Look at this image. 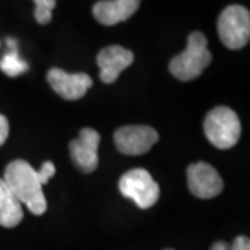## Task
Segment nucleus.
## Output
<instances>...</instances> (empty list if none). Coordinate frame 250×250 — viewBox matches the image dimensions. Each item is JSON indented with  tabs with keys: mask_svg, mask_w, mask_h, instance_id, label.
Here are the masks:
<instances>
[{
	"mask_svg": "<svg viewBox=\"0 0 250 250\" xmlns=\"http://www.w3.org/2000/svg\"><path fill=\"white\" fill-rule=\"evenodd\" d=\"M121 195L131 199L139 208H150L159 200L160 187L143 168H134L120 178Z\"/></svg>",
	"mask_w": 250,
	"mask_h": 250,
	"instance_id": "39448f33",
	"label": "nucleus"
},
{
	"mask_svg": "<svg viewBox=\"0 0 250 250\" xmlns=\"http://www.w3.org/2000/svg\"><path fill=\"white\" fill-rule=\"evenodd\" d=\"M211 250H231V246L227 242H215L211 246Z\"/></svg>",
	"mask_w": 250,
	"mask_h": 250,
	"instance_id": "a211bd4d",
	"label": "nucleus"
},
{
	"mask_svg": "<svg viewBox=\"0 0 250 250\" xmlns=\"http://www.w3.org/2000/svg\"><path fill=\"white\" fill-rule=\"evenodd\" d=\"M36 172H38V177H39L41 184H42V185H46V184L49 182V179L54 175L56 167H54V164L52 161H45V163L42 164L41 170L36 171Z\"/></svg>",
	"mask_w": 250,
	"mask_h": 250,
	"instance_id": "2eb2a0df",
	"label": "nucleus"
},
{
	"mask_svg": "<svg viewBox=\"0 0 250 250\" xmlns=\"http://www.w3.org/2000/svg\"><path fill=\"white\" fill-rule=\"evenodd\" d=\"M159 141L157 131L147 125H126L117 129L114 143L117 149L126 156L147 153Z\"/></svg>",
	"mask_w": 250,
	"mask_h": 250,
	"instance_id": "423d86ee",
	"label": "nucleus"
},
{
	"mask_svg": "<svg viewBox=\"0 0 250 250\" xmlns=\"http://www.w3.org/2000/svg\"><path fill=\"white\" fill-rule=\"evenodd\" d=\"M134 62V53L123 46L111 45L102 49L98 54L100 80L104 83L116 82L118 75Z\"/></svg>",
	"mask_w": 250,
	"mask_h": 250,
	"instance_id": "9d476101",
	"label": "nucleus"
},
{
	"mask_svg": "<svg viewBox=\"0 0 250 250\" xmlns=\"http://www.w3.org/2000/svg\"><path fill=\"white\" fill-rule=\"evenodd\" d=\"M189 190L199 199L218 196L224 189V181L218 171L205 161L190 164L187 171Z\"/></svg>",
	"mask_w": 250,
	"mask_h": 250,
	"instance_id": "0eeeda50",
	"label": "nucleus"
},
{
	"mask_svg": "<svg viewBox=\"0 0 250 250\" xmlns=\"http://www.w3.org/2000/svg\"><path fill=\"white\" fill-rule=\"evenodd\" d=\"M205 134L210 143L218 149H231L241 138V121L229 107L213 108L205 118Z\"/></svg>",
	"mask_w": 250,
	"mask_h": 250,
	"instance_id": "7ed1b4c3",
	"label": "nucleus"
},
{
	"mask_svg": "<svg viewBox=\"0 0 250 250\" xmlns=\"http://www.w3.org/2000/svg\"><path fill=\"white\" fill-rule=\"evenodd\" d=\"M7 45L10 47V52L4 54L3 59L0 60V70L4 72L7 77L16 78L18 75L28 71V64L18 54L17 41L16 39L9 38L7 39Z\"/></svg>",
	"mask_w": 250,
	"mask_h": 250,
	"instance_id": "ddd939ff",
	"label": "nucleus"
},
{
	"mask_svg": "<svg viewBox=\"0 0 250 250\" xmlns=\"http://www.w3.org/2000/svg\"><path fill=\"white\" fill-rule=\"evenodd\" d=\"M22 205L13 195L6 182L0 178V225L14 228L22 221Z\"/></svg>",
	"mask_w": 250,
	"mask_h": 250,
	"instance_id": "f8f14e48",
	"label": "nucleus"
},
{
	"mask_svg": "<svg viewBox=\"0 0 250 250\" xmlns=\"http://www.w3.org/2000/svg\"><path fill=\"white\" fill-rule=\"evenodd\" d=\"M47 82L52 89L65 100H78L83 98L92 86V78L88 74H70L60 68H52L47 72Z\"/></svg>",
	"mask_w": 250,
	"mask_h": 250,
	"instance_id": "1a4fd4ad",
	"label": "nucleus"
},
{
	"mask_svg": "<svg viewBox=\"0 0 250 250\" xmlns=\"http://www.w3.org/2000/svg\"><path fill=\"white\" fill-rule=\"evenodd\" d=\"M35 1V20L41 25H46L52 20V13L56 7V0H34Z\"/></svg>",
	"mask_w": 250,
	"mask_h": 250,
	"instance_id": "4468645a",
	"label": "nucleus"
},
{
	"mask_svg": "<svg viewBox=\"0 0 250 250\" xmlns=\"http://www.w3.org/2000/svg\"><path fill=\"white\" fill-rule=\"evenodd\" d=\"M100 135L92 128H83L80 136L70 143V153L72 161L82 172H93L98 168V149Z\"/></svg>",
	"mask_w": 250,
	"mask_h": 250,
	"instance_id": "6e6552de",
	"label": "nucleus"
},
{
	"mask_svg": "<svg viewBox=\"0 0 250 250\" xmlns=\"http://www.w3.org/2000/svg\"><path fill=\"white\" fill-rule=\"evenodd\" d=\"M9 131L10 126L7 118L0 114V146H3V143L7 141V138H9Z\"/></svg>",
	"mask_w": 250,
	"mask_h": 250,
	"instance_id": "dca6fc26",
	"label": "nucleus"
},
{
	"mask_svg": "<svg viewBox=\"0 0 250 250\" xmlns=\"http://www.w3.org/2000/svg\"><path fill=\"white\" fill-rule=\"evenodd\" d=\"M141 0H100L93 6V16L103 25L126 21L139 9Z\"/></svg>",
	"mask_w": 250,
	"mask_h": 250,
	"instance_id": "9b49d317",
	"label": "nucleus"
},
{
	"mask_svg": "<svg viewBox=\"0 0 250 250\" xmlns=\"http://www.w3.org/2000/svg\"><path fill=\"white\" fill-rule=\"evenodd\" d=\"M218 36L228 49L245 47L250 38V14L243 6L233 4L224 10L218 17Z\"/></svg>",
	"mask_w": 250,
	"mask_h": 250,
	"instance_id": "20e7f679",
	"label": "nucleus"
},
{
	"mask_svg": "<svg viewBox=\"0 0 250 250\" xmlns=\"http://www.w3.org/2000/svg\"><path fill=\"white\" fill-rule=\"evenodd\" d=\"M231 250H250V241L248 236H238L233 241Z\"/></svg>",
	"mask_w": 250,
	"mask_h": 250,
	"instance_id": "f3484780",
	"label": "nucleus"
},
{
	"mask_svg": "<svg viewBox=\"0 0 250 250\" xmlns=\"http://www.w3.org/2000/svg\"><path fill=\"white\" fill-rule=\"evenodd\" d=\"M166 250H172V249H166Z\"/></svg>",
	"mask_w": 250,
	"mask_h": 250,
	"instance_id": "6ab92c4d",
	"label": "nucleus"
},
{
	"mask_svg": "<svg viewBox=\"0 0 250 250\" xmlns=\"http://www.w3.org/2000/svg\"><path fill=\"white\" fill-rule=\"evenodd\" d=\"M3 181L18 202L27 206L31 213L35 215L45 213L47 202L43 195V185L29 163L24 160L11 161L6 168Z\"/></svg>",
	"mask_w": 250,
	"mask_h": 250,
	"instance_id": "f257e3e1",
	"label": "nucleus"
},
{
	"mask_svg": "<svg viewBox=\"0 0 250 250\" xmlns=\"http://www.w3.org/2000/svg\"><path fill=\"white\" fill-rule=\"evenodd\" d=\"M213 56L207 49V39L202 32H192L188 36L187 49L170 62V72L179 81H193L200 77Z\"/></svg>",
	"mask_w": 250,
	"mask_h": 250,
	"instance_id": "f03ea898",
	"label": "nucleus"
}]
</instances>
